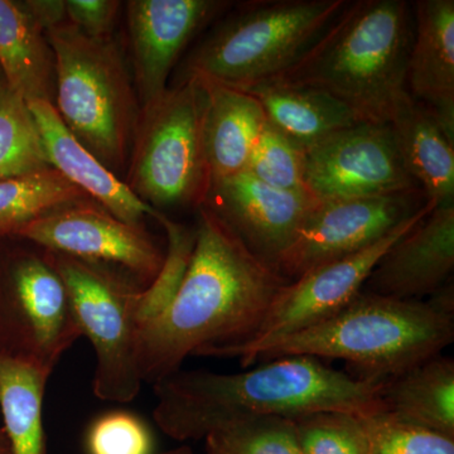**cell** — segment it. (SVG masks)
<instances>
[{
	"mask_svg": "<svg viewBox=\"0 0 454 454\" xmlns=\"http://www.w3.org/2000/svg\"><path fill=\"white\" fill-rule=\"evenodd\" d=\"M197 210L195 247L177 294L139 328L143 382L155 384L177 372L187 357L211 356L252 340L289 283L256 258L207 205Z\"/></svg>",
	"mask_w": 454,
	"mask_h": 454,
	"instance_id": "6da1fadb",
	"label": "cell"
},
{
	"mask_svg": "<svg viewBox=\"0 0 454 454\" xmlns=\"http://www.w3.org/2000/svg\"><path fill=\"white\" fill-rule=\"evenodd\" d=\"M384 381L360 380L318 358L284 356L238 373L178 370L153 384V418L176 441H200L250 418L295 419L316 413L366 417L385 411Z\"/></svg>",
	"mask_w": 454,
	"mask_h": 454,
	"instance_id": "7a4b0ae2",
	"label": "cell"
},
{
	"mask_svg": "<svg viewBox=\"0 0 454 454\" xmlns=\"http://www.w3.org/2000/svg\"><path fill=\"white\" fill-rule=\"evenodd\" d=\"M453 339V286L448 283L429 301L360 292L324 321L232 357L244 367L284 356L337 358L360 380L385 381L441 355Z\"/></svg>",
	"mask_w": 454,
	"mask_h": 454,
	"instance_id": "3957f363",
	"label": "cell"
},
{
	"mask_svg": "<svg viewBox=\"0 0 454 454\" xmlns=\"http://www.w3.org/2000/svg\"><path fill=\"white\" fill-rule=\"evenodd\" d=\"M405 0L348 2L309 57L284 79L330 92L358 121L389 124L409 94L406 68L414 37Z\"/></svg>",
	"mask_w": 454,
	"mask_h": 454,
	"instance_id": "277c9868",
	"label": "cell"
},
{
	"mask_svg": "<svg viewBox=\"0 0 454 454\" xmlns=\"http://www.w3.org/2000/svg\"><path fill=\"white\" fill-rule=\"evenodd\" d=\"M348 0L245 3L191 51L181 79L197 77L249 91L284 79L309 57Z\"/></svg>",
	"mask_w": 454,
	"mask_h": 454,
	"instance_id": "5b68a950",
	"label": "cell"
},
{
	"mask_svg": "<svg viewBox=\"0 0 454 454\" xmlns=\"http://www.w3.org/2000/svg\"><path fill=\"white\" fill-rule=\"evenodd\" d=\"M55 56L56 110L68 130L107 169L128 163L140 106L121 50L70 22L47 31Z\"/></svg>",
	"mask_w": 454,
	"mask_h": 454,
	"instance_id": "8992f818",
	"label": "cell"
},
{
	"mask_svg": "<svg viewBox=\"0 0 454 454\" xmlns=\"http://www.w3.org/2000/svg\"><path fill=\"white\" fill-rule=\"evenodd\" d=\"M206 103L205 83L184 77L140 107L125 184L155 210L199 208L207 199L211 177L203 142Z\"/></svg>",
	"mask_w": 454,
	"mask_h": 454,
	"instance_id": "52a82bcc",
	"label": "cell"
},
{
	"mask_svg": "<svg viewBox=\"0 0 454 454\" xmlns=\"http://www.w3.org/2000/svg\"><path fill=\"white\" fill-rule=\"evenodd\" d=\"M47 253L67 286L80 333L94 348L95 395L106 402H131L143 384L138 367L143 289L113 269Z\"/></svg>",
	"mask_w": 454,
	"mask_h": 454,
	"instance_id": "ba28073f",
	"label": "cell"
},
{
	"mask_svg": "<svg viewBox=\"0 0 454 454\" xmlns=\"http://www.w3.org/2000/svg\"><path fill=\"white\" fill-rule=\"evenodd\" d=\"M38 249L0 253V355L51 375L82 333L64 279Z\"/></svg>",
	"mask_w": 454,
	"mask_h": 454,
	"instance_id": "9c48e42d",
	"label": "cell"
},
{
	"mask_svg": "<svg viewBox=\"0 0 454 454\" xmlns=\"http://www.w3.org/2000/svg\"><path fill=\"white\" fill-rule=\"evenodd\" d=\"M304 186L316 201L419 192L389 124L358 121L306 149Z\"/></svg>",
	"mask_w": 454,
	"mask_h": 454,
	"instance_id": "30bf717a",
	"label": "cell"
},
{
	"mask_svg": "<svg viewBox=\"0 0 454 454\" xmlns=\"http://www.w3.org/2000/svg\"><path fill=\"white\" fill-rule=\"evenodd\" d=\"M16 238L46 252L113 269L142 289L153 282L166 255L143 226L130 225L100 206L82 201L38 217Z\"/></svg>",
	"mask_w": 454,
	"mask_h": 454,
	"instance_id": "8fae6325",
	"label": "cell"
},
{
	"mask_svg": "<svg viewBox=\"0 0 454 454\" xmlns=\"http://www.w3.org/2000/svg\"><path fill=\"white\" fill-rule=\"evenodd\" d=\"M435 206L434 202L427 201L422 210L376 243L345 258L319 265L284 286L252 340L217 349L211 356L232 357L241 349L255 348L269 340L298 333L339 312L363 291L370 274L387 250Z\"/></svg>",
	"mask_w": 454,
	"mask_h": 454,
	"instance_id": "7c38bea8",
	"label": "cell"
},
{
	"mask_svg": "<svg viewBox=\"0 0 454 454\" xmlns=\"http://www.w3.org/2000/svg\"><path fill=\"white\" fill-rule=\"evenodd\" d=\"M422 191L404 195L318 202L278 262L289 282L325 262L365 249L426 205Z\"/></svg>",
	"mask_w": 454,
	"mask_h": 454,
	"instance_id": "4fadbf2b",
	"label": "cell"
},
{
	"mask_svg": "<svg viewBox=\"0 0 454 454\" xmlns=\"http://www.w3.org/2000/svg\"><path fill=\"white\" fill-rule=\"evenodd\" d=\"M219 0H130L128 31L140 107L168 89L169 74L197 35L230 8Z\"/></svg>",
	"mask_w": 454,
	"mask_h": 454,
	"instance_id": "5bb4252c",
	"label": "cell"
},
{
	"mask_svg": "<svg viewBox=\"0 0 454 454\" xmlns=\"http://www.w3.org/2000/svg\"><path fill=\"white\" fill-rule=\"evenodd\" d=\"M316 203L309 193L278 190L243 172L212 184L203 205H207L256 258L278 270V262Z\"/></svg>",
	"mask_w": 454,
	"mask_h": 454,
	"instance_id": "9a60e30c",
	"label": "cell"
},
{
	"mask_svg": "<svg viewBox=\"0 0 454 454\" xmlns=\"http://www.w3.org/2000/svg\"><path fill=\"white\" fill-rule=\"evenodd\" d=\"M454 269V203L435 206L378 262L363 291L423 300L447 286Z\"/></svg>",
	"mask_w": 454,
	"mask_h": 454,
	"instance_id": "2e32d148",
	"label": "cell"
},
{
	"mask_svg": "<svg viewBox=\"0 0 454 454\" xmlns=\"http://www.w3.org/2000/svg\"><path fill=\"white\" fill-rule=\"evenodd\" d=\"M413 11L406 89L454 143V2L419 0Z\"/></svg>",
	"mask_w": 454,
	"mask_h": 454,
	"instance_id": "e0dca14e",
	"label": "cell"
},
{
	"mask_svg": "<svg viewBox=\"0 0 454 454\" xmlns=\"http://www.w3.org/2000/svg\"><path fill=\"white\" fill-rule=\"evenodd\" d=\"M28 106L53 169L116 219L137 226H142L145 216L154 219L158 210L138 199L125 182L79 142L62 121L55 104L40 100Z\"/></svg>",
	"mask_w": 454,
	"mask_h": 454,
	"instance_id": "ac0fdd59",
	"label": "cell"
},
{
	"mask_svg": "<svg viewBox=\"0 0 454 454\" xmlns=\"http://www.w3.org/2000/svg\"><path fill=\"white\" fill-rule=\"evenodd\" d=\"M201 82L207 91L203 142L212 186L247 170L267 118L253 95Z\"/></svg>",
	"mask_w": 454,
	"mask_h": 454,
	"instance_id": "d6986e66",
	"label": "cell"
},
{
	"mask_svg": "<svg viewBox=\"0 0 454 454\" xmlns=\"http://www.w3.org/2000/svg\"><path fill=\"white\" fill-rule=\"evenodd\" d=\"M269 125L307 149L358 122L342 101L309 83L274 80L249 90Z\"/></svg>",
	"mask_w": 454,
	"mask_h": 454,
	"instance_id": "ffe728a7",
	"label": "cell"
},
{
	"mask_svg": "<svg viewBox=\"0 0 454 454\" xmlns=\"http://www.w3.org/2000/svg\"><path fill=\"white\" fill-rule=\"evenodd\" d=\"M389 125L404 168L427 201L454 203V143L428 110L408 94Z\"/></svg>",
	"mask_w": 454,
	"mask_h": 454,
	"instance_id": "44dd1931",
	"label": "cell"
},
{
	"mask_svg": "<svg viewBox=\"0 0 454 454\" xmlns=\"http://www.w3.org/2000/svg\"><path fill=\"white\" fill-rule=\"evenodd\" d=\"M0 68L8 88L27 104H53L55 56L46 31L25 2L0 0Z\"/></svg>",
	"mask_w": 454,
	"mask_h": 454,
	"instance_id": "7402d4cb",
	"label": "cell"
},
{
	"mask_svg": "<svg viewBox=\"0 0 454 454\" xmlns=\"http://www.w3.org/2000/svg\"><path fill=\"white\" fill-rule=\"evenodd\" d=\"M385 411L402 422L454 438V360L437 356L387 379Z\"/></svg>",
	"mask_w": 454,
	"mask_h": 454,
	"instance_id": "603a6c76",
	"label": "cell"
},
{
	"mask_svg": "<svg viewBox=\"0 0 454 454\" xmlns=\"http://www.w3.org/2000/svg\"><path fill=\"white\" fill-rule=\"evenodd\" d=\"M50 376L0 355V411L11 454H47L43 397Z\"/></svg>",
	"mask_w": 454,
	"mask_h": 454,
	"instance_id": "cb8c5ba5",
	"label": "cell"
},
{
	"mask_svg": "<svg viewBox=\"0 0 454 454\" xmlns=\"http://www.w3.org/2000/svg\"><path fill=\"white\" fill-rule=\"evenodd\" d=\"M86 195L56 169L0 181V240L49 212L82 201Z\"/></svg>",
	"mask_w": 454,
	"mask_h": 454,
	"instance_id": "d4e9b609",
	"label": "cell"
},
{
	"mask_svg": "<svg viewBox=\"0 0 454 454\" xmlns=\"http://www.w3.org/2000/svg\"><path fill=\"white\" fill-rule=\"evenodd\" d=\"M52 168L28 104L0 86V181Z\"/></svg>",
	"mask_w": 454,
	"mask_h": 454,
	"instance_id": "484cf974",
	"label": "cell"
},
{
	"mask_svg": "<svg viewBox=\"0 0 454 454\" xmlns=\"http://www.w3.org/2000/svg\"><path fill=\"white\" fill-rule=\"evenodd\" d=\"M206 441V454H301L289 418H250L220 427Z\"/></svg>",
	"mask_w": 454,
	"mask_h": 454,
	"instance_id": "4316f807",
	"label": "cell"
},
{
	"mask_svg": "<svg viewBox=\"0 0 454 454\" xmlns=\"http://www.w3.org/2000/svg\"><path fill=\"white\" fill-rule=\"evenodd\" d=\"M154 219L166 230L167 250L160 273L153 282L140 292L139 328L160 316L177 294L182 280L186 276L196 241L195 230L170 220L162 211H158Z\"/></svg>",
	"mask_w": 454,
	"mask_h": 454,
	"instance_id": "83f0119b",
	"label": "cell"
},
{
	"mask_svg": "<svg viewBox=\"0 0 454 454\" xmlns=\"http://www.w3.org/2000/svg\"><path fill=\"white\" fill-rule=\"evenodd\" d=\"M304 168L306 149L286 138L267 121L245 172L278 190L307 192Z\"/></svg>",
	"mask_w": 454,
	"mask_h": 454,
	"instance_id": "f1b7e54d",
	"label": "cell"
},
{
	"mask_svg": "<svg viewBox=\"0 0 454 454\" xmlns=\"http://www.w3.org/2000/svg\"><path fill=\"white\" fill-rule=\"evenodd\" d=\"M301 454H367L363 417L316 413L293 419Z\"/></svg>",
	"mask_w": 454,
	"mask_h": 454,
	"instance_id": "f546056e",
	"label": "cell"
},
{
	"mask_svg": "<svg viewBox=\"0 0 454 454\" xmlns=\"http://www.w3.org/2000/svg\"><path fill=\"white\" fill-rule=\"evenodd\" d=\"M367 454H454V438L396 419L387 411L363 417Z\"/></svg>",
	"mask_w": 454,
	"mask_h": 454,
	"instance_id": "4dcf8cb0",
	"label": "cell"
},
{
	"mask_svg": "<svg viewBox=\"0 0 454 454\" xmlns=\"http://www.w3.org/2000/svg\"><path fill=\"white\" fill-rule=\"evenodd\" d=\"M86 447L89 454H153V437L136 414L110 411L92 422Z\"/></svg>",
	"mask_w": 454,
	"mask_h": 454,
	"instance_id": "1f68e13d",
	"label": "cell"
},
{
	"mask_svg": "<svg viewBox=\"0 0 454 454\" xmlns=\"http://www.w3.org/2000/svg\"><path fill=\"white\" fill-rule=\"evenodd\" d=\"M121 4L114 0H66L67 22L90 37H110Z\"/></svg>",
	"mask_w": 454,
	"mask_h": 454,
	"instance_id": "d6a6232c",
	"label": "cell"
},
{
	"mask_svg": "<svg viewBox=\"0 0 454 454\" xmlns=\"http://www.w3.org/2000/svg\"><path fill=\"white\" fill-rule=\"evenodd\" d=\"M25 4L46 32L67 22L66 0H25Z\"/></svg>",
	"mask_w": 454,
	"mask_h": 454,
	"instance_id": "836d02e7",
	"label": "cell"
},
{
	"mask_svg": "<svg viewBox=\"0 0 454 454\" xmlns=\"http://www.w3.org/2000/svg\"><path fill=\"white\" fill-rule=\"evenodd\" d=\"M0 454H11V450H9L7 435H5L4 430H3V428H0Z\"/></svg>",
	"mask_w": 454,
	"mask_h": 454,
	"instance_id": "e575fe53",
	"label": "cell"
},
{
	"mask_svg": "<svg viewBox=\"0 0 454 454\" xmlns=\"http://www.w3.org/2000/svg\"><path fill=\"white\" fill-rule=\"evenodd\" d=\"M158 454H193L192 450H191L190 447L182 446L179 448H176V450H167V452L158 453Z\"/></svg>",
	"mask_w": 454,
	"mask_h": 454,
	"instance_id": "d590c367",
	"label": "cell"
},
{
	"mask_svg": "<svg viewBox=\"0 0 454 454\" xmlns=\"http://www.w3.org/2000/svg\"><path fill=\"white\" fill-rule=\"evenodd\" d=\"M5 82L4 76H3L2 68H0V86Z\"/></svg>",
	"mask_w": 454,
	"mask_h": 454,
	"instance_id": "8d00e7d4",
	"label": "cell"
}]
</instances>
